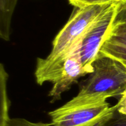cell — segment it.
Listing matches in <instances>:
<instances>
[{
    "label": "cell",
    "instance_id": "9c48e42d",
    "mask_svg": "<svg viewBox=\"0 0 126 126\" xmlns=\"http://www.w3.org/2000/svg\"><path fill=\"white\" fill-rule=\"evenodd\" d=\"M0 126H51V124L44 122H32L23 118H9Z\"/></svg>",
    "mask_w": 126,
    "mask_h": 126
},
{
    "label": "cell",
    "instance_id": "9a60e30c",
    "mask_svg": "<svg viewBox=\"0 0 126 126\" xmlns=\"http://www.w3.org/2000/svg\"><path fill=\"white\" fill-rule=\"evenodd\" d=\"M124 63V64H125V65H126V63Z\"/></svg>",
    "mask_w": 126,
    "mask_h": 126
},
{
    "label": "cell",
    "instance_id": "8fae6325",
    "mask_svg": "<svg viewBox=\"0 0 126 126\" xmlns=\"http://www.w3.org/2000/svg\"><path fill=\"white\" fill-rule=\"evenodd\" d=\"M100 54L107 56L112 58L119 61L122 63H126V51L114 49V50H107L100 52Z\"/></svg>",
    "mask_w": 126,
    "mask_h": 126
},
{
    "label": "cell",
    "instance_id": "7c38bea8",
    "mask_svg": "<svg viewBox=\"0 0 126 126\" xmlns=\"http://www.w3.org/2000/svg\"><path fill=\"white\" fill-rule=\"evenodd\" d=\"M114 22H123L126 23V0H123L118 4Z\"/></svg>",
    "mask_w": 126,
    "mask_h": 126
},
{
    "label": "cell",
    "instance_id": "5b68a950",
    "mask_svg": "<svg viewBox=\"0 0 126 126\" xmlns=\"http://www.w3.org/2000/svg\"><path fill=\"white\" fill-rule=\"evenodd\" d=\"M80 48L66 57L62 67L52 82L53 86L49 93L51 101L59 100L63 93L69 90L80 77L87 74L81 63Z\"/></svg>",
    "mask_w": 126,
    "mask_h": 126
},
{
    "label": "cell",
    "instance_id": "8992f818",
    "mask_svg": "<svg viewBox=\"0 0 126 126\" xmlns=\"http://www.w3.org/2000/svg\"><path fill=\"white\" fill-rule=\"evenodd\" d=\"M126 51V23L123 22H114V25L102 44L100 52L107 50Z\"/></svg>",
    "mask_w": 126,
    "mask_h": 126
},
{
    "label": "cell",
    "instance_id": "6da1fadb",
    "mask_svg": "<svg viewBox=\"0 0 126 126\" xmlns=\"http://www.w3.org/2000/svg\"><path fill=\"white\" fill-rule=\"evenodd\" d=\"M92 66L93 71L84 82L75 99L102 101L123 94L126 89V66L124 63L99 53Z\"/></svg>",
    "mask_w": 126,
    "mask_h": 126
},
{
    "label": "cell",
    "instance_id": "7a4b0ae2",
    "mask_svg": "<svg viewBox=\"0 0 126 126\" xmlns=\"http://www.w3.org/2000/svg\"><path fill=\"white\" fill-rule=\"evenodd\" d=\"M111 4L75 7L68 22L54 38L51 52L47 59H62L81 46L86 32Z\"/></svg>",
    "mask_w": 126,
    "mask_h": 126
},
{
    "label": "cell",
    "instance_id": "3957f363",
    "mask_svg": "<svg viewBox=\"0 0 126 126\" xmlns=\"http://www.w3.org/2000/svg\"><path fill=\"white\" fill-rule=\"evenodd\" d=\"M116 108L107 100L81 101L73 98L49 112L51 126H95Z\"/></svg>",
    "mask_w": 126,
    "mask_h": 126
},
{
    "label": "cell",
    "instance_id": "ba28073f",
    "mask_svg": "<svg viewBox=\"0 0 126 126\" xmlns=\"http://www.w3.org/2000/svg\"><path fill=\"white\" fill-rule=\"evenodd\" d=\"M8 75L3 65L1 64L0 67V82H1V111H0V124L10 118L9 112L10 101L7 95V80Z\"/></svg>",
    "mask_w": 126,
    "mask_h": 126
},
{
    "label": "cell",
    "instance_id": "52a82bcc",
    "mask_svg": "<svg viewBox=\"0 0 126 126\" xmlns=\"http://www.w3.org/2000/svg\"><path fill=\"white\" fill-rule=\"evenodd\" d=\"M17 0H0V37L9 41L11 35L12 14Z\"/></svg>",
    "mask_w": 126,
    "mask_h": 126
},
{
    "label": "cell",
    "instance_id": "30bf717a",
    "mask_svg": "<svg viewBox=\"0 0 126 126\" xmlns=\"http://www.w3.org/2000/svg\"><path fill=\"white\" fill-rule=\"evenodd\" d=\"M75 7H84L95 4H107L119 2L123 0H68Z\"/></svg>",
    "mask_w": 126,
    "mask_h": 126
},
{
    "label": "cell",
    "instance_id": "5bb4252c",
    "mask_svg": "<svg viewBox=\"0 0 126 126\" xmlns=\"http://www.w3.org/2000/svg\"><path fill=\"white\" fill-rule=\"evenodd\" d=\"M100 126V125L99 124H97V125H96V126Z\"/></svg>",
    "mask_w": 126,
    "mask_h": 126
},
{
    "label": "cell",
    "instance_id": "4fadbf2b",
    "mask_svg": "<svg viewBox=\"0 0 126 126\" xmlns=\"http://www.w3.org/2000/svg\"><path fill=\"white\" fill-rule=\"evenodd\" d=\"M116 106L118 112L126 115V89L121 95V98L116 104Z\"/></svg>",
    "mask_w": 126,
    "mask_h": 126
},
{
    "label": "cell",
    "instance_id": "277c9868",
    "mask_svg": "<svg viewBox=\"0 0 126 126\" xmlns=\"http://www.w3.org/2000/svg\"><path fill=\"white\" fill-rule=\"evenodd\" d=\"M118 4H111L95 21L82 38L80 57L87 74L93 71L92 64L98 57L100 49L114 25Z\"/></svg>",
    "mask_w": 126,
    "mask_h": 126
}]
</instances>
